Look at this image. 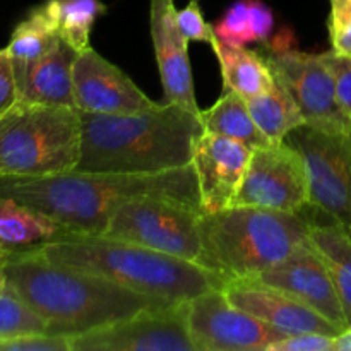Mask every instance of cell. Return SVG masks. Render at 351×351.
<instances>
[{"instance_id":"cell-10","label":"cell","mask_w":351,"mask_h":351,"mask_svg":"<svg viewBox=\"0 0 351 351\" xmlns=\"http://www.w3.org/2000/svg\"><path fill=\"white\" fill-rule=\"evenodd\" d=\"M72 351H195L189 335V300L120 319L71 336Z\"/></svg>"},{"instance_id":"cell-5","label":"cell","mask_w":351,"mask_h":351,"mask_svg":"<svg viewBox=\"0 0 351 351\" xmlns=\"http://www.w3.org/2000/svg\"><path fill=\"white\" fill-rule=\"evenodd\" d=\"M314 216L254 206L202 213L201 266L228 280L256 278L308 240Z\"/></svg>"},{"instance_id":"cell-21","label":"cell","mask_w":351,"mask_h":351,"mask_svg":"<svg viewBox=\"0 0 351 351\" xmlns=\"http://www.w3.org/2000/svg\"><path fill=\"white\" fill-rule=\"evenodd\" d=\"M308 240L331 273L351 326V237L339 223H314Z\"/></svg>"},{"instance_id":"cell-7","label":"cell","mask_w":351,"mask_h":351,"mask_svg":"<svg viewBox=\"0 0 351 351\" xmlns=\"http://www.w3.org/2000/svg\"><path fill=\"white\" fill-rule=\"evenodd\" d=\"M202 209L167 197L125 202L110 219L103 237L125 240L180 259L201 263Z\"/></svg>"},{"instance_id":"cell-28","label":"cell","mask_w":351,"mask_h":351,"mask_svg":"<svg viewBox=\"0 0 351 351\" xmlns=\"http://www.w3.org/2000/svg\"><path fill=\"white\" fill-rule=\"evenodd\" d=\"M328 31L331 50L351 57V0H331Z\"/></svg>"},{"instance_id":"cell-22","label":"cell","mask_w":351,"mask_h":351,"mask_svg":"<svg viewBox=\"0 0 351 351\" xmlns=\"http://www.w3.org/2000/svg\"><path fill=\"white\" fill-rule=\"evenodd\" d=\"M201 122L208 132L239 141L252 149L271 144L254 122L247 99L235 91H225L211 108L201 110Z\"/></svg>"},{"instance_id":"cell-32","label":"cell","mask_w":351,"mask_h":351,"mask_svg":"<svg viewBox=\"0 0 351 351\" xmlns=\"http://www.w3.org/2000/svg\"><path fill=\"white\" fill-rule=\"evenodd\" d=\"M267 351H335V336L321 332L288 335L271 345Z\"/></svg>"},{"instance_id":"cell-25","label":"cell","mask_w":351,"mask_h":351,"mask_svg":"<svg viewBox=\"0 0 351 351\" xmlns=\"http://www.w3.org/2000/svg\"><path fill=\"white\" fill-rule=\"evenodd\" d=\"M41 5L57 26L62 40L79 53L89 47L93 26L106 14L101 0H47Z\"/></svg>"},{"instance_id":"cell-30","label":"cell","mask_w":351,"mask_h":351,"mask_svg":"<svg viewBox=\"0 0 351 351\" xmlns=\"http://www.w3.org/2000/svg\"><path fill=\"white\" fill-rule=\"evenodd\" d=\"M177 24L189 43L199 41V43L213 45V41L216 40L215 29L211 24L206 23L201 9H199V0H191L184 9L177 10Z\"/></svg>"},{"instance_id":"cell-18","label":"cell","mask_w":351,"mask_h":351,"mask_svg":"<svg viewBox=\"0 0 351 351\" xmlns=\"http://www.w3.org/2000/svg\"><path fill=\"white\" fill-rule=\"evenodd\" d=\"M79 51L64 40L41 58L12 62L19 101L50 106H74V62Z\"/></svg>"},{"instance_id":"cell-3","label":"cell","mask_w":351,"mask_h":351,"mask_svg":"<svg viewBox=\"0 0 351 351\" xmlns=\"http://www.w3.org/2000/svg\"><path fill=\"white\" fill-rule=\"evenodd\" d=\"M201 115L175 103L129 115L81 112L79 171L161 173L192 165Z\"/></svg>"},{"instance_id":"cell-24","label":"cell","mask_w":351,"mask_h":351,"mask_svg":"<svg viewBox=\"0 0 351 351\" xmlns=\"http://www.w3.org/2000/svg\"><path fill=\"white\" fill-rule=\"evenodd\" d=\"M274 26L273 10L261 0H237L213 26L221 43L245 47L267 43Z\"/></svg>"},{"instance_id":"cell-27","label":"cell","mask_w":351,"mask_h":351,"mask_svg":"<svg viewBox=\"0 0 351 351\" xmlns=\"http://www.w3.org/2000/svg\"><path fill=\"white\" fill-rule=\"evenodd\" d=\"M48 324L9 287L0 291V339L24 335H43Z\"/></svg>"},{"instance_id":"cell-34","label":"cell","mask_w":351,"mask_h":351,"mask_svg":"<svg viewBox=\"0 0 351 351\" xmlns=\"http://www.w3.org/2000/svg\"><path fill=\"white\" fill-rule=\"evenodd\" d=\"M335 351H351V326L335 336Z\"/></svg>"},{"instance_id":"cell-13","label":"cell","mask_w":351,"mask_h":351,"mask_svg":"<svg viewBox=\"0 0 351 351\" xmlns=\"http://www.w3.org/2000/svg\"><path fill=\"white\" fill-rule=\"evenodd\" d=\"M72 77L74 103L79 112L129 115L158 105L137 88L122 69L103 58L91 47L77 55Z\"/></svg>"},{"instance_id":"cell-12","label":"cell","mask_w":351,"mask_h":351,"mask_svg":"<svg viewBox=\"0 0 351 351\" xmlns=\"http://www.w3.org/2000/svg\"><path fill=\"white\" fill-rule=\"evenodd\" d=\"M232 206L305 211L308 208V177L302 154L287 141L252 149Z\"/></svg>"},{"instance_id":"cell-14","label":"cell","mask_w":351,"mask_h":351,"mask_svg":"<svg viewBox=\"0 0 351 351\" xmlns=\"http://www.w3.org/2000/svg\"><path fill=\"white\" fill-rule=\"evenodd\" d=\"M257 280L293 295L311 308L331 321L338 329L348 328L341 298L328 266L311 240L302 243L287 259L257 274Z\"/></svg>"},{"instance_id":"cell-8","label":"cell","mask_w":351,"mask_h":351,"mask_svg":"<svg viewBox=\"0 0 351 351\" xmlns=\"http://www.w3.org/2000/svg\"><path fill=\"white\" fill-rule=\"evenodd\" d=\"M290 41H293L291 34H280L264 43L263 55L273 74L287 86L307 125L351 136V119L339 105L329 67L321 55L297 50Z\"/></svg>"},{"instance_id":"cell-6","label":"cell","mask_w":351,"mask_h":351,"mask_svg":"<svg viewBox=\"0 0 351 351\" xmlns=\"http://www.w3.org/2000/svg\"><path fill=\"white\" fill-rule=\"evenodd\" d=\"M81 158V112L17 101L0 119V177L72 171Z\"/></svg>"},{"instance_id":"cell-33","label":"cell","mask_w":351,"mask_h":351,"mask_svg":"<svg viewBox=\"0 0 351 351\" xmlns=\"http://www.w3.org/2000/svg\"><path fill=\"white\" fill-rule=\"evenodd\" d=\"M19 101L16 77H14L12 60L5 50H0V119Z\"/></svg>"},{"instance_id":"cell-19","label":"cell","mask_w":351,"mask_h":351,"mask_svg":"<svg viewBox=\"0 0 351 351\" xmlns=\"http://www.w3.org/2000/svg\"><path fill=\"white\" fill-rule=\"evenodd\" d=\"M65 233L67 230L45 213L0 195V245L9 252L38 249Z\"/></svg>"},{"instance_id":"cell-9","label":"cell","mask_w":351,"mask_h":351,"mask_svg":"<svg viewBox=\"0 0 351 351\" xmlns=\"http://www.w3.org/2000/svg\"><path fill=\"white\" fill-rule=\"evenodd\" d=\"M288 144L304 158L308 177V204L346 228L351 225V136L315 127H297Z\"/></svg>"},{"instance_id":"cell-15","label":"cell","mask_w":351,"mask_h":351,"mask_svg":"<svg viewBox=\"0 0 351 351\" xmlns=\"http://www.w3.org/2000/svg\"><path fill=\"white\" fill-rule=\"evenodd\" d=\"M223 291L233 305L287 335L321 332L338 336L341 332V329L336 328L331 321L322 317L319 312L293 295L271 287L257 278L228 280Z\"/></svg>"},{"instance_id":"cell-26","label":"cell","mask_w":351,"mask_h":351,"mask_svg":"<svg viewBox=\"0 0 351 351\" xmlns=\"http://www.w3.org/2000/svg\"><path fill=\"white\" fill-rule=\"evenodd\" d=\"M60 33L43 5L29 10L26 17L14 27L9 45L3 50L17 64H26L50 53L60 43Z\"/></svg>"},{"instance_id":"cell-29","label":"cell","mask_w":351,"mask_h":351,"mask_svg":"<svg viewBox=\"0 0 351 351\" xmlns=\"http://www.w3.org/2000/svg\"><path fill=\"white\" fill-rule=\"evenodd\" d=\"M0 351H72L71 336L64 335H24L0 339Z\"/></svg>"},{"instance_id":"cell-31","label":"cell","mask_w":351,"mask_h":351,"mask_svg":"<svg viewBox=\"0 0 351 351\" xmlns=\"http://www.w3.org/2000/svg\"><path fill=\"white\" fill-rule=\"evenodd\" d=\"M319 55L335 77L336 96H338L339 105L351 119V57L336 53L335 50L322 51Z\"/></svg>"},{"instance_id":"cell-17","label":"cell","mask_w":351,"mask_h":351,"mask_svg":"<svg viewBox=\"0 0 351 351\" xmlns=\"http://www.w3.org/2000/svg\"><path fill=\"white\" fill-rule=\"evenodd\" d=\"M149 29L165 93L163 103H175L201 115L187 53L189 41L178 29L173 0H151Z\"/></svg>"},{"instance_id":"cell-23","label":"cell","mask_w":351,"mask_h":351,"mask_svg":"<svg viewBox=\"0 0 351 351\" xmlns=\"http://www.w3.org/2000/svg\"><path fill=\"white\" fill-rule=\"evenodd\" d=\"M250 115L271 143H283L288 134L304 125L300 108L287 86L274 75V82L261 95L247 99Z\"/></svg>"},{"instance_id":"cell-1","label":"cell","mask_w":351,"mask_h":351,"mask_svg":"<svg viewBox=\"0 0 351 351\" xmlns=\"http://www.w3.org/2000/svg\"><path fill=\"white\" fill-rule=\"evenodd\" d=\"M0 195L38 209L71 233L101 235L125 202L167 197L201 206L194 165L161 173L65 171L41 177H0Z\"/></svg>"},{"instance_id":"cell-36","label":"cell","mask_w":351,"mask_h":351,"mask_svg":"<svg viewBox=\"0 0 351 351\" xmlns=\"http://www.w3.org/2000/svg\"><path fill=\"white\" fill-rule=\"evenodd\" d=\"M10 254L12 252H9V250H5L2 245H0V263H3V261H5Z\"/></svg>"},{"instance_id":"cell-35","label":"cell","mask_w":351,"mask_h":351,"mask_svg":"<svg viewBox=\"0 0 351 351\" xmlns=\"http://www.w3.org/2000/svg\"><path fill=\"white\" fill-rule=\"evenodd\" d=\"M7 287H9V283H7V274L5 271H3L2 263H0V291L7 290Z\"/></svg>"},{"instance_id":"cell-11","label":"cell","mask_w":351,"mask_h":351,"mask_svg":"<svg viewBox=\"0 0 351 351\" xmlns=\"http://www.w3.org/2000/svg\"><path fill=\"white\" fill-rule=\"evenodd\" d=\"M189 335L195 351H267L288 336L233 305L223 288L189 300Z\"/></svg>"},{"instance_id":"cell-20","label":"cell","mask_w":351,"mask_h":351,"mask_svg":"<svg viewBox=\"0 0 351 351\" xmlns=\"http://www.w3.org/2000/svg\"><path fill=\"white\" fill-rule=\"evenodd\" d=\"M211 47L219 62L225 91H235L243 99H250L274 82V74L263 51L221 43L218 38Z\"/></svg>"},{"instance_id":"cell-37","label":"cell","mask_w":351,"mask_h":351,"mask_svg":"<svg viewBox=\"0 0 351 351\" xmlns=\"http://www.w3.org/2000/svg\"><path fill=\"white\" fill-rule=\"evenodd\" d=\"M346 232H348V235L351 237V225H350V226H346Z\"/></svg>"},{"instance_id":"cell-2","label":"cell","mask_w":351,"mask_h":351,"mask_svg":"<svg viewBox=\"0 0 351 351\" xmlns=\"http://www.w3.org/2000/svg\"><path fill=\"white\" fill-rule=\"evenodd\" d=\"M2 266L10 290L47 322L50 335L77 336L146 308L173 304L53 263L40 247L12 252Z\"/></svg>"},{"instance_id":"cell-4","label":"cell","mask_w":351,"mask_h":351,"mask_svg":"<svg viewBox=\"0 0 351 351\" xmlns=\"http://www.w3.org/2000/svg\"><path fill=\"white\" fill-rule=\"evenodd\" d=\"M40 249L53 263L96 274L136 293L171 302L192 300L226 283L225 278L197 263L103 235L67 232Z\"/></svg>"},{"instance_id":"cell-16","label":"cell","mask_w":351,"mask_h":351,"mask_svg":"<svg viewBox=\"0 0 351 351\" xmlns=\"http://www.w3.org/2000/svg\"><path fill=\"white\" fill-rule=\"evenodd\" d=\"M252 147L204 130L195 141V168L204 213L221 211L233 204L242 185Z\"/></svg>"}]
</instances>
